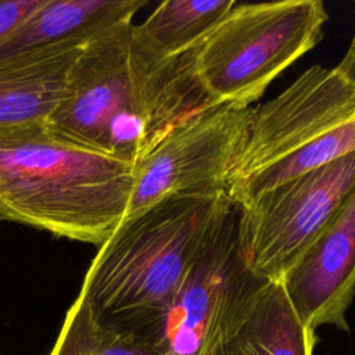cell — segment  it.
<instances>
[{"instance_id": "cell-1", "label": "cell", "mask_w": 355, "mask_h": 355, "mask_svg": "<svg viewBox=\"0 0 355 355\" xmlns=\"http://www.w3.org/2000/svg\"><path fill=\"white\" fill-rule=\"evenodd\" d=\"M194 50L161 57L137 37L132 21L105 31L73 61L47 130L136 165L178 126L218 104L196 73Z\"/></svg>"}, {"instance_id": "cell-2", "label": "cell", "mask_w": 355, "mask_h": 355, "mask_svg": "<svg viewBox=\"0 0 355 355\" xmlns=\"http://www.w3.org/2000/svg\"><path fill=\"white\" fill-rule=\"evenodd\" d=\"M135 165L51 135L0 126V220L101 245L125 218Z\"/></svg>"}, {"instance_id": "cell-3", "label": "cell", "mask_w": 355, "mask_h": 355, "mask_svg": "<svg viewBox=\"0 0 355 355\" xmlns=\"http://www.w3.org/2000/svg\"><path fill=\"white\" fill-rule=\"evenodd\" d=\"M230 202L225 191L171 196L122 219L80 288L97 318L132 334L158 320Z\"/></svg>"}, {"instance_id": "cell-4", "label": "cell", "mask_w": 355, "mask_h": 355, "mask_svg": "<svg viewBox=\"0 0 355 355\" xmlns=\"http://www.w3.org/2000/svg\"><path fill=\"white\" fill-rule=\"evenodd\" d=\"M355 151V89L312 65L252 108L225 191L243 205L275 186Z\"/></svg>"}, {"instance_id": "cell-5", "label": "cell", "mask_w": 355, "mask_h": 355, "mask_svg": "<svg viewBox=\"0 0 355 355\" xmlns=\"http://www.w3.org/2000/svg\"><path fill=\"white\" fill-rule=\"evenodd\" d=\"M320 0L240 3L194 50L196 73L218 104L250 107L322 39Z\"/></svg>"}, {"instance_id": "cell-6", "label": "cell", "mask_w": 355, "mask_h": 355, "mask_svg": "<svg viewBox=\"0 0 355 355\" xmlns=\"http://www.w3.org/2000/svg\"><path fill=\"white\" fill-rule=\"evenodd\" d=\"M268 280L247 265L240 209L233 201L218 219L162 316L137 338L161 355H209L225 326Z\"/></svg>"}, {"instance_id": "cell-7", "label": "cell", "mask_w": 355, "mask_h": 355, "mask_svg": "<svg viewBox=\"0 0 355 355\" xmlns=\"http://www.w3.org/2000/svg\"><path fill=\"white\" fill-rule=\"evenodd\" d=\"M355 190V151L286 180L239 205L248 268L282 280Z\"/></svg>"}, {"instance_id": "cell-8", "label": "cell", "mask_w": 355, "mask_h": 355, "mask_svg": "<svg viewBox=\"0 0 355 355\" xmlns=\"http://www.w3.org/2000/svg\"><path fill=\"white\" fill-rule=\"evenodd\" d=\"M251 112V107L215 104L165 136L133 168L125 218L171 196L225 191Z\"/></svg>"}, {"instance_id": "cell-9", "label": "cell", "mask_w": 355, "mask_h": 355, "mask_svg": "<svg viewBox=\"0 0 355 355\" xmlns=\"http://www.w3.org/2000/svg\"><path fill=\"white\" fill-rule=\"evenodd\" d=\"M280 282L311 330L334 326L349 333L347 311L355 295V190Z\"/></svg>"}, {"instance_id": "cell-10", "label": "cell", "mask_w": 355, "mask_h": 355, "mask_svg": "<svg viewBox=\"0 0 355 355\" xmlns=\"http://www.w3.org/2000/svg\"><path fill=\"white\" fill-rule=\"evenodd\" d=\"M318 343L280 280L265 282L225 326L209 355H313Z\"/></svg>"}, {"instance_id": "cell-11", "label": "cell", "mask_w": 355, "mask_h": 355, "mask_svg": "<svg viewBox=\"0 0 355 355\" xmlns=\"http://www.w3.org/2000/svg\"><path fill=\"white\" fill-rule=\"evenodd\" d=\"M87 42H67L0 62V126L46 121Z\"/></svg>"}, {"instance_id": "cell-12", "label": "cell", "mask_w": 355, "mask_h": 355, "mask_svg": "<svg viewBox=\"0 0 355 355\" xmlns=\"http://www.w3.org/2000/svg\"><path fill=\"white\" fill-rule=\"evenodd\" d=\"M146 4V0H46L0 43V62L54 44L89 42L130 22Z\"/></svg>"}, {"instance_id": "cell-13", "label": "cell", "mask_w": 355, "mask_h": 355, "mask_svg": "<svg viewBox=\"0 0 355 355\" xmlns=\"http://www.w3.org/2000/svg\"><path fill=\"white\" fill-rule=\"evenodd\" d=\"M234 4V0H166L135 25V33L155 54L179 57L200 46Z\"/></svg>"}, {"instance_id": "cell-14", "label": "cell", "mask_w": 355, "mask_h": 355, "mask_svg": "<svg viewBox=\"0 0 355 355\" xmlns=\"http://www.w3.org/2000/svg\"><path fill=\"white\" fill-rule=\"evenodd\" d=\"M50 355H161L129 331L101 322L79 293L68 309Z\"/></svg>"}, {"instance_id": "cell-15", "label": "cell", "mask_w": 355, "mask_h": 355, "mask_svg": "<svg viewBox=\"0 0 355 355\" xmlns=\"http://www.w3.org/2000/svg\"><path fill=\"white\" fill-rule=\"evenodd\" d=\"M46 0H0V43L6 40Z\"/></svg>"}, {"instance_id": "cell-16", "label": "cell", "mask_w": 355, "mask_h": 355, "mask_svg": "<svg viewBox=\"0 0 355 355\" xmlns=\"http://www.w3.org/2000/svg\"><path fill=\"white\" fill-rule=\"evenodd\" d=\"M336 72L355 89V33L343 60L334 67Z\"/></svg>"}]
</instances>
